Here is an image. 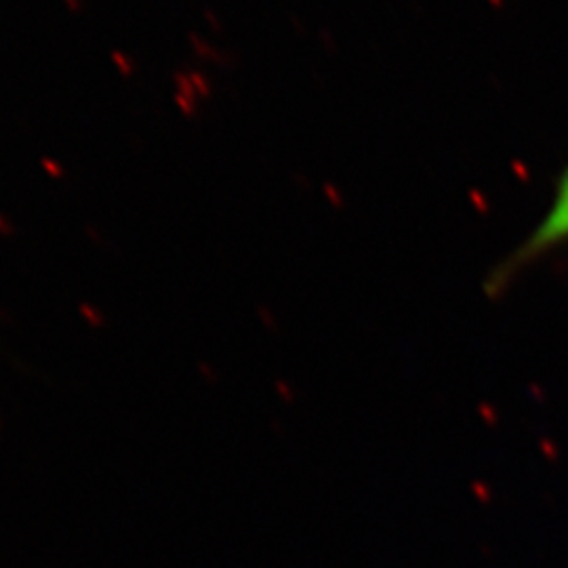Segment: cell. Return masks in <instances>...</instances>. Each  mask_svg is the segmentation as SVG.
Segmentation results:
<instances>
[{"label": "cell", "mask_w": 568, "mask_h": 568, "mask_svg": "<svg viewBox=\"0 0 568 568\" xmlns=\"http://www.w3.org/2000/svg\"><path fill=\"white\" fill-rule=\"evenodd\" d=\"M565 243H568V164L556 182L548 213L501 264L490 270L485 281V293L499 297L528 265L539 262L544 255Z\"/></svg>", "instance_id": "obj_1"}, {"label": "cell", "mask_w": 568, "mask_h": 568, "mask_svg": "<svg viewBox=\"0 0 568 568\" xmlns=\"http://www.w3.org/2000/svg\"><path fill=\"white\" fill-rule=\"evenodd\" d=\"M41 166L42 171H44L49 178H53V180H60V178H63V166H61L60 161L42 159Z\"/></svg>", "instance_id": "obj_2"}, {"label": "cell", "mask_w": 568, "mask_h": 568, "mask_svg": "<svg viewBox=\"0 0 568 568\" xmlns=\"http://www.w3.org/2000/svg\"><path fill=\"white\" fill-rule=\"evenodd\" d=\"M0 234L2 236H13L16 234V225L11 224V220L4 217L2 213H0Z\"/></svg>", "instance_id": "obj_3"}, {"label": "cell", "mask_w": 568, "mask_h": 568, "mask_svg": "<svg viewBox=\"0 0 568 568\" xmlns=\"http://www.w3.org/2000/svg\"><path fill=\"white\" fill-rule=\"evenodd\" d=\"M65 2H68V7H70L72 11H79V7L74 4V0H65ZM77 2H81V0H77Z\"/></svg>", "instance_id": "obj_4"}]
</instances>
